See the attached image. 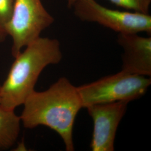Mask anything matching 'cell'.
Listing matches in <instances>:
<instances>
[{"instance_id":"6da1fadb","label":"cell","mask_w":151,"mask_h":151,"mask_svg":"<svg viewBox=\"0 0 151 151\" xmlns=\"http://www.w3.org/2000/svg\"><path fill=\"white\" fill-rule=\"evenodd\" d=\"M23 105L20 118L25 128L49 127L60 136L66 151H74L73 126L77 114L83 108L77 87L61 77L47 90L32 92Z\"/></svg>"},{"instance_id":"7a4b0ae2","label":"cell","mask_w":151,"mask_h":151,"mask_svg":"<svg viewBox=\"0 0 151 151\" xmlns=\"http://www.w3.org/2000/svg\"><path fill=\"white\" fill-rule=\"evenodd\" d=\"M24 49L15 57L5 81L0 86V105L7 109L15 110L23 105L35 91L44 69L62 59L60 44L56 39L40 37Z\"/></svg>"},{"instance_id":"3957f363","label":"cell","mask_w":151,"mask_h":151,"mask_svg":"<svg viewBox=\"0 0 151 151\" xmlns=\"http://www.w3.org/2000/svg\"><path fill=\"white\" fill-rule=\"evenodd\" d=\"M151 84V78L121 70L77 87V90L83 108H86L103 103H129L145 95Z\"/></svg>"},{"instance_id":"277c9868","label":"cell","mask_w":151,"mask_h":151,"mask_svg":"<svg viewBox=\"0 0 151 151\" xmlns=\"http://www.w3.org/2000/svg\"><path fill=\"white\" fill-rule=\"evenodd\" d=\"M54 18L44 7L42 0H14L6 32L12 39L14 57L28 44L40 37L42 32L52 25Z\"/></svg>"},{"instance_id":"5b68a950","label":"cell","mask_w":151,"mask_h":151,"mask_svg":"<svg viewBox=\"0 0 151 151\" xmlns=\"http://www.w3.org/2000/svg\"><path fill=\"white\" fill-rule=\"evenodd\" d=\"M72 8L75 16L81 21L97 23L118 34H151L149 14L114 10L96 0H81Z\"/></svg>"},{"instance_id":"8992f818","label":"cell","mask_w":151,"mask_h":151,"mask_svg":"<svg viewBox=\"0 0 151 151\" xmlns=\"http://www.w3.org/2000/svg\"><path fill=\"white\" fill-rule=\"evenodd\" d=\"M128 104L124 101L103 103L86 108L93 123L90 143L92 151H114L116 131Z\"/></svg>"},{"instance_id":"52a82bcc","label":"cell","mask_w":151,"mask_h":151,"mask_svg":"<svg viewBox=\"0 0 151 151\" xmlns=\"http://www.w3.org/2000/svg\"><path fill=\"white\" fill-rule=\"evenodd\" d=\"M117 42L123 49L122 69L138 75H151V37L138 34H118Z\"/></svg>"},{"instance_id":"ba28073f","label":"cell","mask_w":151,"mask_h":151,"mask_svg":"<svg viewBox=\"0 0 151 151\" xmlns=\"http://www.w3.org/2000/svg\"><path fill=\"white\" fill-rule=\"evenodd\" d=\"M21 119L14 110L0 105V150L9 149L15 143L20 133Z\"/></svg>"},{"instance_id":"9c48e42d","label":"cell","mask_w":151,"mask_h":151,"mask_svg":"<svg viewBox=\"0 0 151 151\" xmlns=\"http://www.w3.org/2000/svg\"><path fill=\"white\" fill-rule=\"evenodd\" d=\"M114 5L125 9L148 14L151 0H108Z\"/></svg>"},{"instance_id":"30bf717a","label":"cell","mask_w":151,"mask_h":151,"mask_svg":"<svg viewBox=\"0 0 151 151\" xmlns=\"http://www.w3.org/2000/svg\"><path fill=\"white\" fill-rule=\"evenodd\" d=\"M14 2V0H0V41L7 36L6 27L11 18Z\"/></svg>"},{"instance_id":"8fae6325","label":"cell","mask_w":151,"mask_h":151,"mask_svg":"<svg viewBox=\"0 0 151 151\" xmlns=\"http://www.w3.org/2000/svg\"><path fill=\"white\" fill-rule=\"evenodd\" d=\"M81 0H67V6L69 8H72L73 6L75 5L77 2Z\"/></svg>"}]
</instances>
